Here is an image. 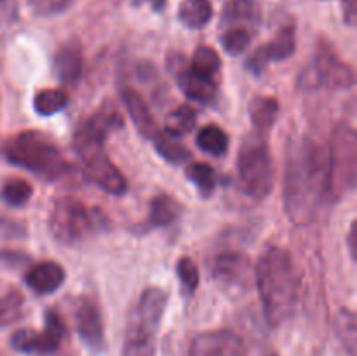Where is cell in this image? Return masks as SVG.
Instances as JSON below:
<instances>
[{"instance_id":"cell-1","label":"cell","mask_w":357,"mask_h":356,"mask_svg":"<svg viewBox=\"0 0 357 356\" xmlns=\"http://www.w3.org/2000/svg\"><path fill=\"white\" fill-rule=\"evenodd\" d=\"M328 195V149L302 138L289 149L284 177L286 215L296 225L310 223Z\"/></svg>"},{"instance_id":"cell-2","label":"cell","mask_w":357,"mask_h":356,"mask_svg":"<svg viewBox=\"0 0 357 356\" xmlns=\"http://www.w3.org/2000/svg\"><path fill=\"white\" fill-rule=\"evenodd\" d=\"M257 285L271 327H279L295 313L300 297V276L289 251L271 246L257 265Z\"/></svg>"},{"instance_id":"cell-3","label":"cell","mask_w":357,"mask_h":356,"mask_svg":"<svg viewBox=\"0 0 357 356\" xmlns=\"http://www.w3.org/2000/svg\"><path fill=\"white\" fill-rule=\"evenodd\" d=\"M7 163L20 166L42 180H58L68 170V163L51 136L40 131H23L10 136L0 147Z\"/></svg>"},{"instance_id":"cell-4","label":"cell","mask_w":357,"mask_h":356,"mask_svg":"<svg viewBox=\"0 0 357 356\" xmlns=\"http://www.w3.org/2000/svg\"><path fill=\"white\" fill-rule=\"evenodd\" d=\"M107 133L89 117L82 121L73 136V147L82 161L86 177L101 191L112 195H122L128 191V180L105 152Z\"/></svg>"},{"instance_id":"cell-5","label":"cell","mask_w":357,"mask_h":356,"mask_svg":"<svg viewBox=\"0 0 357 356\" xmlns=\"http://www.w3.org/2000/svg\"><path fill=\"white\" fill-rule=\"evenodd\" d=\"M167 293L159 286H149L136 300L126 328L122 356H153L155 335L166 311Z\"/></svg>"},{"instance_id":"cell-6","label":"cell","mask_w":357,"mask_h":356,"mask_svg":"<svg viewBox=\"0 0 357 356\" xmlns=\"http://www.w3.org/2000/svg\"><path fill=\"white\" fill-rule=\"evenodd\" d=\"M105 223L107 216L100 209L87 208L75 198L58 199L49 216V229L54 239L68 246L82 243Z\"/></svg>"},{"instance_id":"cell-7","label":"cell","mask_w":357,"mask_h":356,"mask_svg":"<svg viewBox=\"0 0 357 356\" xmlns=\"http://www.w3.org/2000/svg\"><path fill=\"white\" fill-rule=\"evenodd\" d=\"M357 136L352 126L340 124L328 147V195L342 199L356 187Z\"/></svg>"},{"instance_id":"cell-8","label":"cell","mask_w":357,"mask_h":356,"mask_svg":"<svg viewBox=\"0 0 357 356\" xmlns=\"http://www.w3.org/2000/svg\"><path fill=\"white\" fill-rule=\"evenodd\" d=\"M243 191L253 199H265L274 187V161L264 135H253L243 143L237 159Z\"/></svg>"},{"instance_id":"cell-9","label":"cell","mask_w":357,"mask_h":356,"mask_svg":"<svg viewBox=\"0 0 357 356\" xmlns=\"http://www.w3.org/2000/svg\"><path fill=\"white\" fill-rule=\"evenodd\" d=\"M356 84V73L351 65L338 59L331 51L317 52L310 65L300 73L298 86L305 91L317 87H331V89H351Z\"/></svg>"},{"instance_id":"cell-10","label":"cell","mask_w":357,"mask_h":356,"mask_svg":"<svg viewBox=\"0 0 357 356\" xmlns=\"http://www.w3.org/2000/svg\"><path fill=\"white\" fill-rule=\"evenodd\" d=\"M65 335V325L54 311L45 314V328L42 332L17 330L10 337V346L24 355H51L58 351L61 339Z\"/></svg>"},{"instance_id":"cell-11","label":"cell","mask_w":357,"mask_h":356,"mask_svg":"<svg viewBox=\"0 0 357 356\" xmlns=\"http://www.w3.org/2000/svg\"><path fill=\"white\" fill-rule=\"evenodd\" d=\"M188 356H248V353L239 335L229 330H213L195 335Z\"/></svg>"},{"instance_id":"cell-12","label":"cell","mask_w":357,"mask_h":356,"mask_svg":"<svg viewBox=\"0 0 357 356\" xmlns=\"http://www.w3.org/2000/svg\"><path fill=\"white\" fill-rule=\"evenodd\" d=\"M295 47V28L284 27L282 30L278 31V35L271 42L260 45L257 51L251 52L250 58L246 59V68L255 75H260L271 61H284L289 56H293Z\"/></svg>"},{"instance_id":"cell-13","label":"cell","mask_w":357,"mask_h":356,"mask_svg":"<svg viewBox=\"0 0 357 356\" xmlns=\"http://www.w3.org/2000/svg\"><path fill=\"white\" fill-rule=\"evenodd\" d=\"M215 276L227 288L248 290L253 271H251L250 257L241 251H227L215 262Z\"/></svg>"},{"instance_id":"cell-14","label":"cell","mask_w":357,"mask_h":356,"mask_svg":"<svg viewBox=\"0 0 357 356\" xmlns=\"http://www.w3.org/2000/svg\"><path fill=\"white\" fill-rule=\"evenodd\" d=\"M75 327L80 339L87 344V348L94 351H101L105 346L103 320H101L100 307L94 300L82 299L75 309Z\"/></svg>"},{"instance_id":"cell-15","label":"cell","mask_w":357,"mask_h":356,"mask_svg":"<svg viewBox=\"0 0 357 356\" xmlns=\"http://www.w3.org/2000/svg\"><path fill=\"white\" fill-rule=\"evenodd\" d=\"M122 103H124L132 124H135V128L138 129V133L143 138L152 140L153 136L160 131L152 110H150L145 98H143L138 91L129 89V87L122 89Z\"/></svg>"},{"instance_id":"cell-16","label":"cell","mask_w":357,"mask_h":356,"mask_svg":"<svg viewBox=\"0 0 357 356\" xmlns=\"http://www.w3.org/2000/svg\"><path fill=\"white\" fill-rule=\"evenodd\" d=\"M24 281L31 292L38 295H47V293L56 292L65 283V269L58 262H40L26 272Z\"/></svg>"},{"instance_id":"cell-17","label":"cell","mask_w":357,"mask_h":356,"mask_svg":"<svg viewBox=\"0 0 357 356\" xmlns=\"http://www.w3.org/2000/svg\"><path fill=\"white\" fill-rule=\"evenodd\" d=\"M54 75L65 86H75L82 75V52L79 45H63L54 56Z\"/></svg>"},{"instance_id":"cell-18","label":"cell","mask_w":357,"mask_h":356,"mask_svg":"<svg viewBox=\"0 0 357 356\" xmlns=\"http://www.w3.org/2000/svg\"><path fill=\"white\" fill-rule=\"evenodd\" d=\"M178 86L187 94L190 100L199 101V103H209L216 96V84L211 77L201 75L194 70H183L178 75Z\"/></svg>"},{"instance_id":"cell-19","label":"cell","mask_w":357,"mask_h":356,"mask_svg":"<svg viewBox=\"0 0 357 356\" xmlns=\"http://www.w3.org/2000/svg\"><path fill=\"white\" fill-rule=\"evenodd\" d=\"M279 114V103L275 98L272 96H264V94H258L251 100L250 103V117L253 122L255 133L258 135H267L275 124V119Z\"/></svg>"},{"instance_id":"cell-20","label":"cell","mask_w":357,"mask_h":356,"mask_svg":"<svg viewBox=\"0 0 357 356\" xmlns=\"http://www.w3.org/2000/svg\"><path fill=\"white\" fill-rule=\"evenodd\" d=\"M181 215V205L169 194H159L150 202L149 227H167Z\"/></svg>"},{"instance_id":"cell-21","label":"cell","mask_w":357,"mask_h":356,"mask_svg":"<svg viewBox=\"0 0 357 356\" xmlns=\"http://www.w3.org/2000/svg\"><path fill=\"white\" fill-rule=\"evenodd\" d=\"M261 20V10L257 0H232L223 10V21L230 24L257 27Z\"/></svg>"},{"instance_id":"cell-22","label":"cell","mask_w":357,"mask_h":356,"mask_svg":"<svg viewBox=\"0 0 357 356\" xmlns=\"http://www.w3.org/2000/svg\"><path fill=\"white\" fill-rule=\"evenodd\" d=\"M178 17L192 30L204 28L213 17L211 0H183L178 10Z\"/></svg>"},{"instance_id":"cell-23","label":"cell","mask_w":357,"mask_h":356,"mask_svg":"<svg viewBox=\"0 0 357 356\" xmlns=\"http://www.w3.org/2000/svg\"><path fill=\"white\" fill-rule=\"evenodd\" d=\"M153 147H155L157 154L160 157L167 161V163H173V164H181V163H187L190 159V152L185 145H181L178 142V138L174 136L167 135L164 129H160L155 136L152 138Z\"/></svg>"},{"instance_id":"cell-24","label":"cell","mask_w":357,"mask_h":356,"mask_svg":"<svg viewBox=\"0 0 357 356\" xmlns=\"http://www.w3.org/2000/svg\"><path fill=\"white\" fill-rule=\"evenodd\" d=\"M68 101V93L65 89H42L35 94L33 108L38 115L49 117L65 110Z\"/></svg>"},{"instance_id":"cell-25","label":"cell","mask_w":357,"mask_h":356,"mask_svg":"<svg viewBox=\"0 0 357 356\" xmlns=\"http://www.w3.org/2000/svg\"><path fill=\"white\" fill-rule=\"evenodd\" d=\"M335 330H337L338 339L344 344V348L347 349V353L351 356H356V348H357V318L354 311L344 309L338 311L337 320H335Z\"/></svg>"},{"instance_id":"cell-26","label":"cell","mask_w":357,"mask_h":356,"mask_svg":"<svg viewBox=\"0 0 357 356\" xmlns=\"http://www.w3.org/2000/svg\"><path fill=\"white\" fill-rule=\"evenodd\" d=\"M197 145L199 149L211 154V156H225L227 150H229V136L222 128L209 124L199 131Z\"/></svg>"},{"instance_id":"cell-27","label":"cell","mask_w":357,"mask_h":356,"mask_svg":"<svg viewBox=\"0 0 357 356\" xmlns=\"http://www.w3.org/2000/svg\"><path fill=\"white\" fill-rule=\"evenodd\" d=\"M195 119H197V115H195L194 108L188 107V105H181V107L174 108L166 117L164 131L167 135L174 136V138H180V136L187 135L194 129Z\"/></svg>"},{"instance_id":"cell-28","label":"cell","mask_w":357,"mask_h":356,"mask_svg":"<svg viewBox=\"0 0 357 356\" xmlns=\"http://www.w3.org/2000/svg\"><path fill=\"white\" fill-rule=\"evenodd\" d=\"M33 195V187L28 184L26 180H9L6 181V185L0 191V198L6 202L7 206H13V208H20L24 206Z\"/></svg>"},{"instance_id":"cell-29","label":"cell","mask_w":357,"mask_h":356,"mask_svg":"<svg viewBox=\"0 0 357 356\" xmlns=\"http://www.w3.org/2000/svg\"><path fill=\"white\" fill-rule=\"evenodd\" d=\"M187 177L202 195H211L216 188V171L206 163H195L187 168Z\"/></svg>"},{"instance_id":"cell-30","label":"cell","mask_w":357,"mask_h":356,"mask_svg":"<svg viewBox=\"0 0 357 356\" xmlns=\"http://www.w3.org/2000/svg\"><path fill=\"white\" fill-rule=\"evenodd\" d=\"M220 65H222V59H220L218 52L209 45H201L195 49L194 56H192V70L201 75L211 77V79L220 70Z\"/></svg>"},{"instance_id":"cell-31","label":"cell","mask_w":357,"mask_h":356,"mask_svg":"<svg viewBox=\"0 0 357 356\" xmlns=\"http://www.w3.org/2000/svg\"><path fill=\"white\" fill-rule=\"evenodd\" d=\"M23 295L16 290L0 297V327H9L16 323L23 314Z\"/></svg>"},{"instance_id":"cell-32","label":"cell","mask_w":357,"mask_h":356,"mask_svg":"<svg viewBox=\"0 0 357 356\" xmlns=\"http://www.w3.org/2000/svg\"><path fill=\"white\" fill-rule=\"evenodd\" d=\"M251 42V34L244 27H232L222 35V45L230 56L243 54Z\"/></svg>"},{"instance_id":"cell-33","label":"cell","mask_w":357,"mask_h":356,"mask_svg":"<svg viewBox=\"0 0 357 356\" xmlns=\"http://www.w3.org/2000/svg\"><path fill=\"white\" fill-rule=\"evenodd\" d=\"M176 272L178 278H180L181 286L185 288V292H194L199 286V269L195 265V262L188 257H181L176 264Z\"/></svg>"},{"instance_id":"cell-34","label":"cell","mask_w":357,"mask_h":356,"mask_svg":"<svg viewBox=\"0 0 357 356\" xmlns=\"http://www.w3.org/2000/svg\"><path fill=\"white\" fill-rule=\"evenodd\" d=\"M28 3L37 16L49 17L65 13L72 6V0H28Z\"/></svg>"},{"instance_id":"cell-35","label":"cell","mask_w":357,"mask_h":356,"mask_svg":"<svg viewBox=\"0 0 357 356\" xmlns=\"http://www.w3.org/2000/svg\"><path fill=\"white\" fill-rule=\"evenodd\" d=\"M342 9H344V21L349 27H354L357 17V0H342Z\"/></svg>"},{"instance_id":"cell-36","label":"cell","mask_w":357,"mask_h":356,"mask_svg":"<svg viewBox=\"0 0 357 356\" xmlns=\"http://www.w3.org/2000/svg\"><path fill=\"white\" fill-rule=\"evenodd\" d=\"M347 243H349V251H351L352 260H357V222L356 220L352 222L351 229H349Z\"/></svg>"},{"instance_id":"cell-37","label":"cell","mask_w":357,"mask_h":356,"mask_svg":"<svg viewBox=\"0 0 357 356\" xmlns=\"http://www.w3.org/2000/svg\"><path fill=\"white\" fill-rule=\"evenodd\" d=\"M150 2H152L153 9H155V10L164 9V6H166V0H150Z\"/></svg>"},{"instance_id":"cell-38","label":"cell","mask_w":357,"mask_h":356,"mask_svg":"<svg viewBox=\"0 0 357 356\" xmlns=\"http://www.w3.org/2000/svg\"><path fill=\"white\" fill-rule=\"evenodd\" d=\"M3 2V0H0V3H2Z\"/></svg>"}]
</instances>
